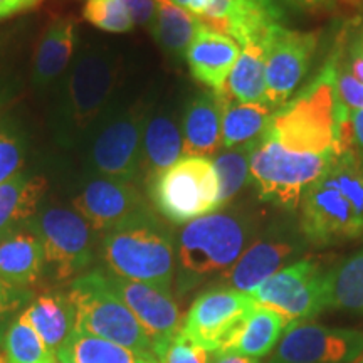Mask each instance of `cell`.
<instances>
[{"mask_svg": "<svg viewBox=\"0 0 363 363\" xmlns=\"http://www.w3.org/2000/svg\"><path fill=\"white\" fill-rule=\"evenodd\" d=\"M262 48L266 54V98L274 110L288 101L308 74L318 48V34L276 24L267 30Z\"/></svg>", "mask_w": 363, "mask_h": 363, "instance_id": "obj_10", "label": "cell"}, {"mask_svg": "<svg viewBox=\"0 0 363 363\" xmlns=\"http://www.w3.org/2000/svg\"><path fill=\"white\" fill-rule=\"evenodd\" d=\"M335 155L298 153L284 148L266 133L254 143L249 165V180L262 202L293 211L305 190L325 174Z\"/></svg>", "mask_w": 363, "mask_h": 363, "instance_id": "obj_6", "label": "cell"}, {"mask_svg": "<svg viewBox=\"0 0 363 363\" xmlns=\"http://www.w3.org/2000/svg\"><path fill=\"white\" fill-rule=\"evenodd\" d=\"M104 276L113 291L123 299L125 305L147 331L152 343L174 337L182 330L184 320L170 289L123 279L108 271Z\"/></svg>", "mask_w": 363, "mask_h": 363, "instance_id": "obj_15", "label": "cell"}, {"mask_svg": "<svg viewBox=\"0 0 363 363\" xmlns=\"http://www.w3.org/2000/svg\"><path fill=\"white\" fill-rule=\"evenodd\" d=\"M152 34L165 51L175 56H185L189 45L201 27V19L172 0H155Z\"/></svg>", "mask_w": 363, "mask_h": 363, "instance_id": "obj_29", "label": "cell"}, {"mask_svg": "<svg viewBox=\"0 0 363 363\" xmlns=\"http://www.w3.org/2000/svg\"><path fill=\"white\" fill-rule=\"evenodd\" d=\"M99 254L111 274L172 289L175 242L152 212L104 233Z\"/></svg>", "mask_w": 363, "mask_h": 363, "instance_id": "obj_3", "label": "cell"}, {"mask_svg": "<svg viewBox=\"0 0 363 363\" xmlns=\"http://www.w3.org/2000/svg\"><path fill=\"white\" fill-rule=\"evenodd\" d=\"M66 294L74 308V331L152 353L153 343L148 333L113 291L103 271H89L76 278Z\"/></svg>", "mask_w": 363, "mask_h": 363, "instance_id": "obj_5", "label": "cell"}, {"mask_svg": "<svg viewBox=\"0 0 363 363\" xmlns=\"http://www.w3.org/2000/svg\"><path fill=\"white\" fill-rule=\"evenodd\" d=\"M252 230L246 216L229 211H216L189 222L175 240L179 293H187L217 274L224 276L249 247Z\"/></svg>", "mask_w": 363, "mask_h": 363, "instance_id": "obj_2", "label": "cell"}, {"mask_svg": "<svg viewBox=\"0 0 363 363\" xmlns=\"http://www.w3.org/2000/svg\"><path fill=\"white\" fill-rule=\"evenodd\" d=\"M6 363H56L57 357L45 347L35 330L24 316L9 326L4 340Z\"/></svg>", "mask_w": 363, "mask_h": 363, "instance_id": "obj_31", "label": "cell"}, {"mask_svg": "<svg viewBox=\"0 0 363 363\" xmlns=\"http://www.w3.org/2000/svg\"><path fill=\"white\" fill-rule=\"evenodd\" d=\"M76 45V21L72 17L54 19L44 30L34 56L33 79L45 86L56 79L69 65Z\"/></svg>", "mask_w": 363, "mask_h": 363, "instance_id": "obj_24", "label": "cell"}, {"mask_svg": "<svg viewBox=\"0 0 363 363\" xmlns=\"http://www.w3.org/2000/svg\"><path fill=\"white\" fill-rule=\"evenodd\" d=\"M45 267L43 244L29 225L17 227L0 238V278L16 288L38 283Z\"/></svg>", "mask_w": 363, "mask_h": 363, "instance_id": "obj_20", "label": "cell"}, {"mask_svg": "<svg viewBox=\"0 0 363 363\" xmlns=\"http://www.w3.org/2000/svg\"><path fill=\"white\" fill-rule=\"evenodd\" d=\"M143 116L130 115L108 125L91 150L93 165L103 179L133 180L142 172Z\"/></svg>", "mask_w": 363, "mask_h": 363, "instance_id": "obj_16", "label": "cell"}, {"mask_svg": "<svg viewBox=\"0 0 363 363\" xmlns=\"http://www.w3.org/2000/svg\"><path fill=\"white\" fill-rule=\"evenodd\" d=\"M254 2L261 4V6L266 7H274V9H281V6L278 4V0H254Z\"/></svg>", "mask_w": 363, "mask_h": 363, "instance_id": "obj_44", "label": "cell"}, {"mask_svg": "<svg viewBox=\"0 0 363 363\" xmlns=\"http://www.w3.org/2000/svg\"><path fill=\"white\" fill-rule=\"evenodd\" d=\"M350 140H348V153L357 158L363 165V110L350 111Z\"/></svg>", "mask_w": 363, "mask_h": 363, "instance_id": "obj_39", "label": "cell"}, {"mask_svg": "<svg viewBox=\"0 0 363 363\" xmlns=\"http://www.w3.org/2000/svg\"><path fill=\"white\" fill-rule=\"evenodd\" d=\"M254 145L227 148L219 153L214 162V169L219 180V206L229 203L238 192L249 182V165Z\"/></svg>", "mask_w": 363, "mask_h": 363, "instance_id": "obj_32", "label": "cell"}, {"mask_svg": "<svg viewBox=\"0 0 363 363\" xmlns=\"http://www.w3.org/2000/svg\"><path fill=\"white\" fill-rule=\"evenodd\" d=\"M272 108L262 103H240L225 99L222 116V147L238 148L259 142L267 131Z\"/></svg>", "mask_w": 363, "mask_h": 363, "instance_id": "obj_27", "label": "cell"}, {"mask_svg": "<svg viewBox=\"0 0 363 363\" xmlns=\"http://www.w3.org/2000/svg\"><path fill=\"white\" fill-rule=\"evenodd\" d=\"M289 2L311 12H328L335 9V0H289Z\"/></svg>", "mask_w": 363, "mask_h": 363, "instance_id": "obj_41", "label": "cell"}, {"mask_svg": "<svg viewBox=\"0 0 363 363\" xmlns=\"http://www.w3.org/2000/svg\"><path fill=\"white\" fill-rule=\"evenodd\" d=\"M224 93L234 101L267 104L266 54L262 44L244 45L230 71Z\"/></svg>", "mask_w": 363, "mask_h": 363, "instance_id": "obj_28", "label": "cell"}, {"mask_svg": "<svg viewBox=\"0 0 363 363\" xmlns=\"http://www.w3.org/2000/svg\"><path fill=\"white\" fill-rule=\"evenodd\" d=\"M211 363H261L259 358L238 355V353H212Z\"/></svg>", "mask_w": 363, "mask_h": 363, "instance_id": "obj_42", "label": "cell"}, {"mask_svg": "<svg viewBox=\"0 0 363 363\" xmlns=\"http://www.w3.org/2000/svg\"><path fill=\"white\" fill-rule=\"evenodd\" d=\"M286 326L283 316L256 303L217 353L262 358L274 350Z\"/></svg>", "mask_w": 363, "mask_h": 363, "instance_id": "obj_21", "label": "cell"}, {"mask_svg": "<svg viewBox=\"0 0 363 363\" xmlns=\"http://www.w3.org/2000/svg\"><path fill=\"white\" fill-rule=\"evenodd\" d=\"M330 61L335 67V88H337L338 101L348 110H363V84L353 78L350 72L340 67L331 57Z\"/></svg>", "mask_w": 363, "mask_h": 363, "instance_id": "obj_36", "label": "cell"}, {"mask_svg": "<svg viewBox=\"0 0 363 363\" xmlns=\"http://www.w3.org/2000/svg\"><path fill=\"white\" fill-rule=\"evenodd\" d=\"M24 155L16 136L0 131V185L21 174Z\"/></svg>", "mask_w": 363, "mask_h": 363, "instance_id": "obj_35", "label": "cell"}, {"mask_svg": "<svg viewBox=\"0 0 363 363\" xmlns=\"http://www.w3.org/2000/svg\"><path fill=\"white\" fill-rule=\"evenodd\" d=\"M239 57V44L202 24L189 45L185 59L195 81L216 93H224L227 78Z\"/></svg>", "mask_w": 363, "mask_h": 363, "instance_id": "obj_18", "label": "cell"}, {"mask_svg": "<svg viewBox=\"0 0 363 363\" xmlns=\"http://www.w3.org/2000/svg\"><path fill=\"white\" fill-rule=\"evenodd\" d=\"M303 249L301 239L284 230H271L249 244L238 262L222 276L227 288L251 294L272 274L281 271Z\"/></svg>", "mask_w": 363, "mask_h": 363, "instance_id": "obj_17", "label": "cell"}, {"mask_svg": "<svg viewBox=\"0 0 363 363\" xmlns=\"http://www.w3.org/2000/svg\"><path fill=\"white\" fill-rule=\"evenodd\" d=\"M22 316L52 353H57L74 331V308L67 294H40L22 311Z\"/></svg>", "mask_w": 363, "mask_h": 363, "instance_id": "obj_22", "label": "cell"}, {"mask_svg": "<svg viewBox=\"0 0 363 363\" xmlns=\"http://www.w3.org/2000/svg\"><path fill=\"white\" fill-rule=\"evenodd\" d=\"M27 225L38 234L45 266L51 267L57 281L79 274L93 262V229L76 211L51 207Z\"/></svg>", "mask_w": 363, "mask_h": 363, "instance_id": "obj_9", "label": "cell"}, {"mask_svg": "<svg viewBox=\"0 0 363 363\" xmlns=\"http://www.w3.org/2000/svg\"><path fill=\"white\" fill-rule=\"evenodd\" d=\"M256 301L233 288H214L195 298L182 325V333L211 353L224 347Z\"/></svg>", "mask_w": 363, "mask_h": 363, "instance_id": "obj_12", "label": "cell"}, {"mask_svg": "<svg viewBox=\"0 0 363 363\" xmlns=\"http://www.w3.org/2000/svg\"><path fill=\"white\" fill-rule=\"evenodd\" d=\"M251 298L283 316L288 326L310 321L326 308V272L316 261L299 259L257 286Z\"/></svg>", "mask_w": 363, "mask_h": 363, "instance_id": "obj_8", "label": "cell"}, {"mask_svg": "<svg viewBox=\"0 0 363 363\" xmlns=\"http://www.w3.org/2000/svg\"><path fill=\"white\" fill-rule=\"evenodd\" d=\"M326 308L363 313V249L326 272Z\"/></svg>", "mask_w": 363, "mask_h": 363, "instance_id": "obj_30", "label": "cell"}, {"mask_svg": "<svg viewBox=\"0 0 363 363\" xmlns=\"http://www.w3.org/2000/svg\"><path fill=\"white\" fill-rule=\"evenodd\" d=\"M184 157V135L175 118L157 115L145 121L142 172L155 177Z\"/></svg>", "mask_w": 363, "mask_h": 363, "instance_id": "obj_25", "label": "cell"}, {"mask_svg": "<svg viewBox=\"0 0 363 363\" xmlns=\"http://www.w3.org/2000/svg\"><path fill=\"white\" fill-rule=\"evenodd\" d=\"M225 99V93L208 91L190 101L182 123L184 157L207 158L219 152Z\"/></svg>", "mask_w": 363, "mask_h": 363, "instance_id": "obj_19", "label": "cell"}, {"mask_svg": "<svg viewBox=\"0 0 363 363\" xmlns=\"http://www.w3.org/2000/svg\"><path fill=\"white\" fill-rule=\"evenodd\" d=\"M44 0H0V21L33 11Z\"/></svg>", "mask_w": 363, "mask_h": 363, "instance_id": "obj_40", "label": "cell"}, {"mask_svg": "<svg viewBox=\"0 0 363 363\" xmlns=\"http://www.w3.org/2000/svg\"><path fill=\"white\" fill-rule=\"evenodd\" d=\"M59 363H157L152 353L72 331L56 353Z\"/></svg>", "mask_w": 363, "mask_h": 363, "instance_id": "obj_26", "label": "cell"}, {"mask_svg": "<svg viewBox=\"0 0 363 363\" xmlns=\"http://www.w3.org/2000/svg\"><path fill=\"white\" fill-rule=\"evenodd\" d=\"M72 206L98 233H108L150 212L143 195L133 185L111 179L91 180Z\"/></svg>", "mask_w": 363, "mask_h": 363, "instance_id": "obj_13", "label": "cell"}, {"mask_svg": "<svg viewBox=\"0 0 363 363\" xmlns=\"http://www.w3.org/2000/svg\"><path fill=\"white\" fill-rule=\"evenodd\" d=\"M337 103L335 67L328 59L296 96L272 113L266 135L291 152L328 153L333 147Z\"/></svg>", "mask_w": 363, "mask_h": 363, "instance_id": "obj_4", "label": "cell"}, {"mask_svg": "<svg viewBox=\"0 0 363 363\" xmlns=\"http://www.w3.org/2000/svg\"><path fill=\"white\" fill-rule=\"evenodd\" d=\"M150 194L157 211L172 224H189L220 208L214 163L202 157H182L153 177Z\"/></svg>", "mask_w": 363, "mask_h": 363, "instance_id": "obj_7", "label": "cell"}, {"mask_svg": "<svg viewBox=\"0 0 363 363\" xmlns=\"http://www.w3.org/2000/svg\"><path fill=\"white\" fill-rule=\"evenodd\" d=\"M153 358L157 363H211L212 353L195 343L182 331L174 337L153 343Z\"/></svg>", "mask_w": 363, "mask_h": 363, "instance_id": "obj_34", "label": "cell"}, {"mask_svg": "<svg viewBox=\"0 0 363 363\" xmlns=\"http://www.w3.org/2000/svg\"><path fill=\"white\" fill-rule=\"evenodd\" d=\"M362 353V331L299 321L286 328L267 363H348Z\"/></svg>", "mask_w": 363, "mask_h": 363, "instance_id": "obj_11", "label": "cell"}, {"mask_svg": "<svg viewBox=\"0 0 363 363\" xmlns=\"http://www.w3.org/2000/svg\"><path fill=\"white\" fill-rule=\"evenodd\" d=\"M133 19L135 26H150L155 17V0H120Z\"/></svg>", "mask_w": 363, "mask_h": 363, "instance_id": "obj_38", "label": "cell"}, {"mask_svg": "<svg viewBox=\"0 0 363 363\" xmlns=\"http://www.w3.org/2000/svg\"><path fill=\"white\" fill-rule=\"evenodd\" d=\"M172 2H175L177 6L184 7L185 11L192 12L194 16H201L202 13V7H203V0H172Z\"/></svg>", "mask_w": 363, "mask_h": 363, "instance_id": "obj_43", "label": "cell"}, {"mask_svg": "<svg viewBox=\"0 0 363 363\" xmlns=\"http://www.w3.org/2000/svg\"><path fill=\"white\" fill-rule=\"evenodd\" d=\"M83 17L106 33L121 34L135 27L133 19L120 0H86Z\"/></svg>", "mask_w": 363, "mask_h": 363, "instance_id": "obj_33", "label": "cell"}, {"mask_svg": "<svg viewBox=\"0 0 363 363\" xmlns=\"http://www.w3.org/2000/svg\"><path fill=\"white\" fill-rule=\"evenodd\" d=\"M30 299L29 289L16 288L0 278V316L16 311Z\"/></svg>", "mask_w": 363, "mask_h": 363, "instance_id": "obj_37", "label": "cell"}, {"mask_svg": "<svg viewBox=\"0 0 363 363\" xmlns=\"http://www.w3.org/2000/svg\"><path fill=\"white\" fill-rule=\"evenodd\" d=\"M115 79V62L106 54L89 51L78 59L67 83V115L76 128H86L99 115Z\"/></svg>", "mask_w": 363, "mask_h": 363, "instance_id": "obj_14", "label": "cell"}, {"mask_svg": "<svg viewBox=\"0 0 363 363\" xmlns=\"http://www.w3.org/2000/svg\"><path fill=\"white\" fill-rule=\"evenodd\" d=\"M48 182L44 177L17 174L0 185V238L38 216Z\"/></svg>", "mask_w": 363, "mask_h": 363, "instance_id": "obj_23", "label": "cell"}, {"mask_svg": "<svg viewBox=\"0 0 363 363\" xmlns=\"http://www.w3.org/2000/svg\"><path fill=\"white\" fill-rule=\"evenodd\" d=\"M348 4H353V6H363V0H347Z\"/></svg>", "mask_w": 363, "mask_h": 363, "instance_id": "obj_45", "label": "cell"}, {"mask_svg": "<svg viewBox=\"0 0 363 363\" xmlns=\"http://www.w3.org/2000/svg\"><path fill=\"white\" fill-rule=\"evenodd\" d=\"M299 229L315 246H333L363 235V165L355 157H335L301 197Z\"/></svg>", "mask_w": 363, "mask_h": 363, "instance_id": "obj_1", "label": "cell"}]
</instances>
